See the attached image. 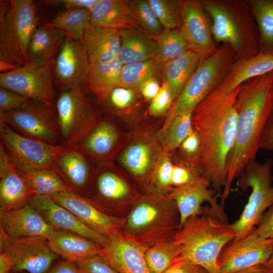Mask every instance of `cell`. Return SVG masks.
I'll return each instance as SVG.
<instances>
[{"instance_id": "15", "label": "cell", "mask_w": 273, "mask_h": 273, "mask_svg": "<svg viewBox=\"0 0 273 273\" xmlns=\"http://www.w3.org/2000/svg\"><path fill=\"white\" fill-rule=\"evenodd\" d=\"M1 252L9 257L12 273H47L60 257L50 248L47 240L42 238L8 240Z\"/></svg>"}, {"instance_id": "60", "label": "cell", "mask_w": 273, "mask_h": 273, "mask_svg": "<svg viewBox=\"0 0 273 273\" xmlns=\"http://www.w3.org/2000/svg\"><path fill=\"white\" fill-rule=\"evenodd\" d=\"M266 263L269 265H273V253Z\"/></svg>"}, {"instance_id": "52", "label": "cell", "mask_w": 273, "mask_h": 273, "mask_svg": "<svg viewBox=\"0 0 273 273\" xmlns=\"http://www.w3.org/2000/svg\"><path fill=\"white\" fill-rule=\"evenodd\" d=\"M98 0H47L41 4L50 6L63 7L66 9L83 8L90 11L97 3Z\"/></svg>"}, {"instance_id": "46", "label": "cell", "mask_w": 273, "mask_h": 273, "mask_svg": "<svg viewBox=\"0 0 273 273\" xmlns=\"http://www.w3.org/2000/svg\"><path fill=\"white\" fill-rule=\"evenodd\" d=\"M30 99L5 87H0V114L25 107Z\"/></svg>"}, {"instance_id": "4", "label": "cell", "mask_w": 273, "mask_h": 273, "mask_svg": "<svg viewBox=\"0 0 273 273\" xmlns=\"http://www.w3.org/2000/svg\"><path fill=\"white\" fill-rule=\"evenodd\" d=\"M200 3L214 40L232 46L236 54L235 60L260 52L259 32L248 1L203 0Z\"/></svg>"}, {"instance_id": "35", "label": "cell", "mask_w": 273, "mask_h": 273, "mask_svg": "<svg viewBox=\"0 0 273 273\" xmlns=\"http://www.w3.org/2000/svg\"><path fill=\"white\" fill-rule=\"evenodd\" d=\"M248 1L258 28L260 52L273 53V0Z\"/></svg>"}, {"instance_id": "20", "label": "cell", "mask_w": 273, "mask_h": 273, "mask_svg": "<svg viewBox=\"0 0 273 273\" xmlns=\"http://www.w3.org/2000/svg\"><path fill=\"white\" fill-rule=\"evenodd\" d=\"M210 186L207 179L201 176L187 185L173 188L167 195L177 205L180 216L179 228L188 218L203 214L201 206L205 202L210 205L212 213L225 221L224 214Z\"/></svg>"}, {"instance_id": "10", "label": "cell", "mask_w": 273, "mask_h": 273, "mask_svg": "<svg viewBox=\"0 0 273 273\" xmlns=\"http://www.w3.org/2000/svg\"><path fill=\"white\" fill-rule=\"evenodd\" d=\"M55 60L43 63L29 62L1 73L0 86L55 108L58 96L53 82Z\"/></svg>"}, {"instance_id": "13", "label": "cell", "mask_w": 273, "mask_h": 273, "mask_svg": "<svg viewBox=\"0 0 273 273\" xmlns=\"http://www.w3.org/2000/svg\"><path fill=\"white\" fill-rule=\"evenodd\" d=\"M104 212L126 218L139 198L133 197L128 183L109 169L96 171L91 193L87 198Z\"/></svg>"}, {"instance_id": "51", "label": "cell", "mask_w": 273, "mask_h": 273, "mask_svg": "<svg viewBox=\"0 0 273 273\" xmlns=\"http://www.w3.org/2000/svg\"><path fill=\"white\" fill-rule=\"evenodd\" d=\"M257 225L253 230L255 235L264 239H273V206L264 213Z\"/></svg>"}, {"instance_id": "23", "label": "cell", "mask_w": 273, "mask_h": 273, "mask_svg": "<svg viewBox=\"0 0 273 273\" xmlns=\"http://www.w3.org/2000/svg\"><path fill=\"white\" fill-rule=\"evenodd\" d=\"M35 195L0 143V214L23 205Z\"/></svg>"}, {"instance_id": "48", "label": "cell", "mask_w": 273, "mask_h": 273, "mask_svg": "<svg viewBox=\"0 0 273 273\" xmlns=\"http://www.w3.org/2000/svg\"><path fill=\"white\" fill-rule=\"evenodd\" d=\"M180 148L191 166L200 171V142L197 133L194 129L182 142Z\"/></svg>"}, {"instance_id": "45", "label": "cell", "mask_w": 273, "mask_h": 273, "mask_svg": "<svg viewBox=\"0 0 273 273\" xmlns=\"http://www.w3.org/2000/svg\"><path fill=\"white\" fill-rule=\"evenodd\" d=\"M173 167V165L167 156H164L157 165L154 178L156 186L160 191L168 194L173 189L171 185Z\"/></svg>"}, {"instance_id": "12", "label": "cell", "mask_w": 273, "mask_h": 273, "mask_svg": "<svg viewBox=\"0 0 273 273\" xmlns=\"http://www.w3.org/2000/svg\"><path fill=\"white\" fill-rule=\"evenodd\" d=\"M3 120L19 133L54 145H62L56 108L30 99L23 108L0 114Z\"/></svg>"}, {"instance_id": "5", "label": "cell", "mask_w": 273, "mask_h": 273, "mask_svg": "<svg viewBox=\"0 0 273 273\" xmlns=\"http://www.w3.org/2000/svg\"><path fill=\"white\" fill-rule=\"evenodd\" d=\"M180 216L175 202L167 195L139 198L125 218L122 234L145 249L172 241Z\"/></svg>"}, {"instance_id": "25", "label": "cell", "mask_w": 273, "mask_h": 273, "mask_svg": "<svg viewBox=\"0 0 273 273\" xmlns=\"http://www.w3.org/2000/svg\"><path fill=\"white\" fill-rule=\"evenodd\" d=\"M90 65L109 62L118 57L120 48L119 30L89 24L81 42Z\"/></svg>"}, {"instance_id": "14", "label": "cell", "mask_w": 273, "mask_h": 273, "mask_svg": "<svg viewBox=\"0 0 273 273\" xmlns=\"http://www.w3.org/2000/svg\"><path fill=\"white\" fill-rule=\"evenodd\" d=\"M273 253V239L257 236L253 231L235 239L221 251L217 259L218 273H233L255 265L265 263Z\"/></svg>"}, {"instance_id": "7", "label": "cell", "mask_w": 273, "mask_h": 273, "mask_svg": "<svg viewBox=\"0 0 273 273\" xmlns=\"http://www.w3.org/2000/svg\"><path fill=\"white\" fill-rule=\"evenodd\" d=\"M236 52L223 43L210 57L203 60L179 96L175 99L162 128L163 132L178 115L195 108L223 81L236 59Z\"/></svg>"}, {"instance_id": "36", "label": "cell", "mask_w": 273, "mask_h": 273, "mask_svg": "<svg viewBox=\"0 0 273 273\" xmlns=\"http://www.w3.org/2000/svg\"><path fill=\"white\" fill-rule=\"evenodd\" d=\"M20 173L29 188L37 195L51 197L64 192H71L69 187L51 169H41Z\"/></svg>"}, {"instance_id": "32", "label": "cell", "mask_w": 273, "mask_h": 273, "mask_svg": "<svg viewBox=\"0 0 273 273\" xmlns=\"http://www.w3.org/2000/svg\"><path fill=\"white\" fill-rule=\"evenodd\" d=\"M203 59L196 53L189 50L164 65V81L174 100L179 96Z\"/></svg>"}, {"instance_id": "37", "label": "cell", "mask_w": 273, "mask_h": 273, "mask_svg": "<svg viewBox=\"0 0 273 273\" xmlns=\"http://www.w3.org/2000/svg\"><path fill=\"white\" fill-rule=\"evenodd\" d=\"M154 37L158 46L156 59L159 68L190 50L180 29L164 30Z\"/></svg>"}, {"instance_id": "57", "label": "cell", "mask_w": 273, "mask_h": 273, "mask_svg": "<svg viewBox=\"0 0 273 273\" xmlns=\"http://www.w3.org/2000/svg\"><path fill=\"white\" fill-rule=\"evenodd\" d=\"M233 273H273V265L266 262L248 267Z\"/></svg>"}, {"instance_id": "26", "label": "cell", "mask_w": 273, "mask_h": 273, "mask_svg": "<svg viewBox=\"0 0 273 273\" xmlns=\"http://www.w3.org/2000/svg\"><path fill=\"white\" fill-rule=\"evenodd\" d=\"M139 26L119 30L120 48L118 58L123 65L157 58L158 46L154 36Z\"/></svg>"}, {"instance_id": "43", "label": "cell", "mask_w": 273, "mask_h": 273, "mask_svg": "<svg viewBox=\"0 0 273 273\" xmlns=\"http://www.w3.org/2000/svg\"><path fill=\"white\" fill-rule=\"evenodd\" d=\"M130 3L138 25L143 30L153 36L164 30L153 14L148 1H131Z\"/></svg>"}, {"instance_id": "24", "label": "cell", "mask_w": 273, "mask_h": 273, "mask_svg": "<svg viewBox=\"0 0 273 273\" xmlns=\"http://www.w3.org/2000/svg\"><path fill=\"white\" fill-rule=\"evenodd\" d=\"M146 249L121 233L109 239L100 255L118 273H151L145 259Z\"/></svg>"}, {"instance_id": "38", "label": "cell", "mask_w": 273, "mask_h": 273, "mask_svg": "<svg viewBox=\"0 0 273 273\" xmlns=\"http://www.w3.org/2000/svg\"><path fill=\"white\" fill-rule=\"evenodd\" d=\"M159 69L156 58L123 65L120 73V86L127 88H139L145 80L154 77Z\"/></svg>"}, {"instance_id": "8", "label": "cell", "mask_w": 273, "mask_h": 273, "mask_svg": "<svg viewBox=\"0 0 273 273\" xmlns=\"http://www.w3.org/2000/svg\"><path fill=\"white\" fill-rule=\"evenodd\" d=\"M272 165L270 158L262 163L254 160L239 176L238 186L243 189L250 187L252 192L239 218L232 224L236 234L235 239L251 233L266 210L273 206Z\"/></svg>"}, {"instance_id": "19", "label": "cell", "mask_w": 273, "mask_h": 273, "mask_svg": "<svg viewBox=\"0 0 273 273\" xmlns=\"http://www.w3.org/2000/svg\"><path fill=\"white\" fill-rule=\"evenodd\" d=\"M90 63L81 42L66 37L55 60L54 73L61 91L85 86Z\"/></svg>"}, {"instance_id": "41", "label": "cell", "mask_w": 273, "mask_h": 273, "mask_svg": "<svg viewBox=\"0 0 273 273\" xmlns=\"http://www.w3.org/2000/svg\"><path fill=\"white\" fill-rule=\"evenodd\" d=\"M192 112L188 111L176 116L162 132L163 144L167 151L171 152L180 147L184 140L193 130Z\"/></svg>"}, {"instance_id": "54", "label": "cell", "mask_w": 273, "mask_h": 273, "mask_svg": "<svg viewBox=\"0 0 273 273\" xmlns=\"http://www.w3.org/2000/svg\"><path fill=\"white\" fill-rule=\"evenodd\" d=\"M201 267L181 260H176L162 273H199Z\"/></svg>"}, {"instance_id": "50", "label": "cell", "mask_w": 273, "mask_h": 273, "mask_svg": "<svg viewBox=\"0 0 273 273\" xmlns=\"http://www.w3.org/2000/svg\"><path fill=\"white\" fill-rule=\"evenodd\" d=\"M200 171L188 166L174 165L173 167L171 185L173 188L187 185L201 176Z\"/></svg>"}, {"instance_id": "1", "label": "cell", "mask_w": 273, "mask_h": 273, "mask_svg": "<svg viewBox=\"0 0 273 273\" xmlns=\"http://www.w3.org/2000/svg\"><path fill=\"white\" fill-rule=\"evenodd\" d=\"M241 85L232 92L226 77L192 112V125L200 142L199 169L219 193L225 186L227 162L234 146L238 116L235 107Z\"/></svg>"}, {"instance_id": "56", "label": "cell", "mask_w": 273, "mask_h": 273, "mask_svg": "<svg viewBox=\"0 0 273 273\" xmlns=\"http://www.w3.org/2000/svg\"><path fill=\"white\" fill-rule=\"evenodd\" d=\"M47 273H80L75 264L65 260L59 262L49 270Z\"/></svg>"}, {"instance_id": "55", "label": "cell", "mask_w": 273, "mask_h": 273, "mask_svg": "<svg viewBox=\"0 0 273 273\" xmlns=\"http://www.w3.org/2000/svg\"><path fill=\"white\" fill-rule=\"evenodd\" d=\"M260 148L273 150V115L269 118L262 135Z\"/></svg>"}, {"instance_id": "59", "label": "cell", "mask_w": 273, "mask_h": 273, "mask_svg": "<svg viewBox=\"0 0 273 273\" xmlns=\"http://www.w3.org/2000/svg\"><path fill=\"white\" fill-rule=\"evenodd\" d=\"M18 65L5 61L0 60V71L1 73H6L11 71L18 67Z\"/></svg>"}, {"instance_id": "30", "label": "cell", "mask_w": 273, "mask_h": 273, "mask_svg": "<svg viewBox=\"0 0 273 273\" xmlns=\"http://www.w3.org/2000/svg\"><path fill=\"white\" fill-rule=\"evenodd\" d=\"M273 71V53L260 52L245 59L235 60L226 77L228 89L232 92L246 81Z\"/></svg>"}, {"instance_id": "9", "label": "cell", "mask_w": 273, "mask_h": 273, "mask_svg": "<svg viewBox=\"0 0 273 273\" xmlns=\"http://www.w3.org/2000/svg\"><path fill=\"white\" fill-rule=\"evenodd\" d=\"M55 108L62 145L66 147H75L100 119L85 86L61 91Z\"/></svg>"}, {"instance_id": "44", "label": "cell", "mask_w": 273, "mask_h": 273, "mask_svg": "<svg viewBox=\"0 0 273 273\" xmlns=\"http://www.w3.org/2000/svg\"><path fill=\"white\" fill-rule=\"evenodd\" d=\"M97 97L102 102H105L106 105L119 109L129 106L134 98L133 93L130 89L121 86Z\"/></svg>"}, {"instance_id": "27", "label": "cell", "mask_w": 273, "mask_h": 273, "mask_svg": "<svg viewBox=\"0 0 273 273\" xmlns=\"http://www.w3.org/2000/svg\"><path fill=\"white\" fill-rule=\"evenodd\" d=\"M47 241L54 253L73 263L100 255L103 248L83 236L63 231L55 230Z\"/></svg>"}, {"instance_id": "16", "label": "cell", "mask_w": 273, "mask_h": 273, "mask_svg": "<svg viewBox=\"0 0 273 273\" xmlns=\"http://www.w3.org/2000/svg\"><path fill=\"white\" fill-rule=\"evenodd\" d=\"M50 197L70 211L88 228L108 239L122 232L125 218L117 217L104 212L86 197L72 192Z\"/></svg>"}, {"instance_id": "29", "label": "cell", "mask_w": 273, "mask_h": 273, "mask_svg": "<svg viewBox=\"0 0 273 273\" xmlns=\"http://www.w3.org/2000/svg\"><path fill=\"white\" fill-rule=\"evenodd\" d=\"M118 139L116 125L107 120L100 119L84 138L74 147L91 160H108Z\"/></svg>"}, {"instance_id": "22", "label": "cell", "mask_w": 273, "mask_h": 273, "mask_svg": "<svg viewBox=\"0 0 273 273\" xmlns=\"http://www.w3.org/2000/svg\"><path fill=\"white\" fill-rule=\"evenodd\" d=\"M0 229L10 241L29 238L48 240L55 230L28 202L0 214Z\"/></svg>"}, {"instance_id": "34", "label": "cell", "mask_w": 273, "mask_h": 273, "mask_svg": "<svg viewBox=\"0 0 273 273\" xmlns=\"http://www.w3.org/2000/svg\"><path fill=\"white\" fill-rule=\"evenodd\" d=\"M65 33L66 37L81 42L85 28L90 24V11L83 8L66 9L48 23Z\"/></svg>"}, {"instance_id": "28", "label": "cell", "mask_w": 273, "mask_h": 273, "mask_svg": "<svg viewBox=\"0 0 273 273\" xmlns=\"http://www.w3.org/2000/svg\"><path fill=\"white\" fill-rule=\"evenodd\" d=\"M90 24L121 30L138 26L130 1L98 0L90 11Z\"/></svg>"}, {"instance_id": "31", "label": "cell", "mask_w": 273, "mask_h": 273, "mask_svg": "<svg viewBox=\"0 0 273 273\" xmlns=\"http://www.w3.org/2000/svg\"><path fill=\"white\" fill-rule=\"evenodd\" d=\"M66 35L48 23L37 27L29 47V63H46L59 52Z\"/></svg>"}, {"instance_id": "40", "label": "cell", "mask_w": 273, "mask_h": 273, "mask_svg": "<svg viewBox=\"0 0 273 273\" xmlns=\"http://www.w3.org/2000/svg\"><path fill=\"white\" fill-rule=\"evenodd\" d=\"M177 254L172 240L146 249L144 256L151 273H162L177 259Z\"/></svg>"}, {"instance_id": "11", "label": "cell", "mask_w": 273, "mask_h": 273, "mask_svg": "<svg viewBox=\"0 0 273 273\" xmlns=\"http://www.w3.org/2000/svg\"><path fill=\"white\" fill-rule=\"evenodd\" d=\"M0 139L20 172L51 169L56 157L65 148L25 136L0 120Z\"/></svg>"}, {"instance_id": "61", "label": "cell", "mask_w": 273, "mask_h": 273, "mask_svg": "<svg viewBox=\"0 0 273 273\" xmlns=\"http://www.w3.org/2000/svg\"><path fill=\"white\" fill-rule=\"evenodd\" d=\"M199 273H209V272L206 270H205V269L201 267Z\"/></svg>"}, {"instance_id": "33", "label": "cell", "mask_w": 273, "mask_h": 273, "mask_svg": "<svg viewBox=\"0 0 273 273\" xmlns=\"http://www.w3.org/2000/svg\"><path fill=\"white\" fill-rule=\"evenodd\" d=\"M122 66L118 57L109 62L91 65L85 87L97 96L120 87Z\"/></svg>"}, {"instance_id": "18", "label": "cell", "mask_w": 273, "mask_h": 273, "mask_svg": "<svg viewBox=\"0 0 273 273\" xmlns=\"http://www.w3.org/2000/svg\"><path fill=\"white\" fill-rule=\"evenodd\" d=\"M52 170L71 192L84 197H89L96 171L92 160L78 149L65 147L56 157Z\"/></svg>"}, {"instance_id": "6", "label": "cell", "mask_w": 273, "mask_h": 273, "mask_svg": "<svg viewBox=\"0 0 273 273\" xmlns=\"http://www.w3.org/2000/svg\"><path fill=\"white\" fill-rule=\"evenodd\" d=\"M0 4V60L26 65L30 40L37 28V6L32 0Z\"/></svg>"}, {"instance_id": "3", "label": "cell", "mask_w": 273, "mask_h": 273, "mask_svg": "<svg viewBox=\"0 0 273 273\" xmlns=\"http://www.w3.org/2000/svg\"><path fill=\"white\" fill-rule=\"evenodd\" d=\"M236 237L232 224L214 216L203 214L192 216L183 223L173 237L178 250L175 261H184L209 273H218V256L225 246Z\"/></svg>"}, {"instance_id": "2", "label": "cell", "mask_w": 273, "mask_h": 273, "mask_svg": "<svg viewBox=\"0 0 273 273\" xmlns=\"http://www.w3.org/2000/svg\"><path fill=\"white\" fill-rule=\"evenodd\" d=\"M273 71L241 85L235 107L238 120L235 141L227 162L226 183L221 198L223 205L234 180L251 162L260 148L263 131L271 115Z\"/></svg>"}, {"instance_id": "47", "label": "cell", "mask_w": 273, "mask_h": 273, "mask_svg": "<svg viewBox=\"0 0 273 273\" xmlns=\"http://www.w3.org/2000/svg\"><path fill=\"white\" fill-rule=\"evenodd\" d=\"M74 263L80 273H118L100 255L87 257Z\"/></svg>"}, {"instance_id": "17", "label": "cell", "mask_w": 273, "mask_h": 273, "mask_svg": "<svg viewBox=\"0 0 273 273\" xmlns=\"http://www.w3.org/2000/svg\"><path fill=\"white\" fill-rule=\"evenodd\" d=\"M180 12V30L190 50L198 54L203 60L211 56L219 47L213 38L208 18L200 1H181Z\"/></svg>"}, {"instance_id": "21", "label": "cell", "mask_w": 273, "mask_h": 273, "mask_svg": "<svg viewBox=\"0 0 273 273\" xmlns=\"http://www.w3.org/2000/svg\"><path fill=\"white\" fill-rule=\"evenodd\" d=\"M53 229L83 236L103 247L109 239L84 224L68 209L46 196L35 195L27 202Z\"/></svg>"}, {"instance_id": "39", "label": "cell", "mask_w": 273, "mask_h": 273, "mask_svg": "<svg viewBox=\"0 0 273 273\" xmlns=\"http://www.w3.org/2000/svg\"><path fill=\"white\" fill-rule=\"evenodd\" d=\"M151 156V149L148 145L136 143L125 150L120 157V160L131 174L135 177H141L148 171Z\"/></svg>"}, {"instance_id": "42", "label": "cell", "mask_w": 273, "mask_h": 273, "mask_svg": "<svg viewBox=\"0 0 273 273\" xmlns=\"http://www.w3.org/2000/svg\"><path fill=\"white\" fill-rule=\"evenodd\" d=\"M148 1L153 14L164 30L180 28L181 1L148 0Z\"/></svg>"}, {"instance_id": "49", "label": "cell", "mask_w": 273, "mask_h": 273, "mask_svg": "<svg viewBox=\"0 0 273 273\" xmlns=\"http://www.w3.org/2000/svg\"><path fill=\"white\" fill-rule=\"evenodd\" d=\"M173 100L169 88L164 82L160 91L153 99L149 107L150 114L153 116L163 114L170 108Z\"/></svg>"}, {"instance_id": "53", "label": "cell", "mask_w": 273, "mask_h": 273, "mask_svg": "<svg viewBox=\"0 0 273 273\" xmlns=\"http://www.w3.org/2000/svg\"><path fill=\"white\" fill-rule=\"evenodd\" d=\"M160 88L159 83L155 77L145 80L139 87L143 96L148 101H152L158 94Z\"/></svg>"}, {"instance_id": "58", "label": "cell", "mask_w": 273, "mask_h": 273, "mask_svg": "<svg viewBox=\"0 0 273 273\" xmlns=\"http://www.w3.org/2000/svg\"><path fill=\"white\" fill-rule=\"evenodd\" d=\"M11 261L4 252L0 253V273H12Z\"/></svg>"}, {"instance_id": "62", "label": "cell", "mask_w": 273, "mask_h": 273, "mask_svg": "<svg viewBox=\"0 0 273 273\" xmlns=\"http://www.w3.org/2000/svg\"><path fill=\"white\" fill-rule=\"evenodd\" d=\"M271 115H273V98H272V108H271Z\"/></svg>"}]
</instances>
